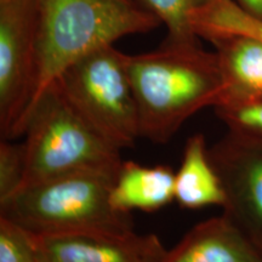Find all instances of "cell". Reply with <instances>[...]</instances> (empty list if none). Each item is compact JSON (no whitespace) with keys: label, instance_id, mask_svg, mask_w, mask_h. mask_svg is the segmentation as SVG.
Here are the masks:
<instances>
[{"label":"cell","instance_id":"cell-3","mask_svg":"<svg viewBox=\"0 0 262 262\" xmlns=\"http://www.w3.org/2000/svg\"><path fill=\"white\" fill-rule=\"evenodd\" d=\"M117 173L81 170L29 183L0 204V215L33 234L129 233L130 214L114 210L110 201Z\"/></svg>","mask_w":262,"mask_h":262},{"label":"cell","instance_id":"cell-11","mask_svg":"<svg viewBox=\"0 0 262 262\" xmlns=\"http://www.w3.org/2000/svg\"><path fill=\"white\" fill-rule=\"evenodd\" d=\"M175 176L170 166H145L123 162L111 191L114 210L152 212L175 201Z\"/></svg>","mask_w":262,"mask_h":262},{"label":"cell","instance_id":"cell-14","mask_svg":"<svg viewBox=\"0 0 262 262\" xmlns=\"http://www.w3.org/2000/svg\"><path fill=\"white\" fill-rule=\"evenodd\" d=\"M168 28V41L196 40L192 19L214 0H139Z\"/></svg>","mask_w":262,"mask_h":262},{"label":"cell","instance_id":"cell-18","mask_svg":"<svg viewBox=\"0 0 262 262\" xmlns=\"http://www.w3.org/2000/svg\"><path fill=\"white\" fill-rule=\"evenodd\" d=\"M245 14L262 22V0H232Z\"/></svg>","mask_w":262,"mask_h":262},{"label":"cell","instance_id":"cell-10","mask_svg":"<svg viewBox=\"0 0 262 262\" xmlns=\"http://www.w3.org/2000/svg\"><path fill=\"white\" fill-rule=\"evenodd\" d=\"M204 39L216 49L224 80L219 106L262 100V40L244 34H210Z\"/></svg>","mask_w":262,"mask_h":262},{"label":"cell","instance_id":"cell-13","mask_svg":"<svg viewBox=\"0 0 262 262\" xmlns=\"http://www.w3.org/2000/svg\"><path fill=\"white\" fill-rule=\"evenodd\" d=\"M196 37L244 34L262 40V22L245 14L232 0H214L192 19Z\"/></svg>","mask_w":262,"mask_h":262},{"label":"cell","instance_id":"cell-2","mask_svg":"<svg viewBox=\"0 0 262 262\" xmlns=\"http://www.w3.org/2000/svg\"><path fill=\"white\" fill-rule=\"evenodd\" d=\"M159 18L135 0H39L34 93L29 112L42 94L75 61L118 39L158 27Z\"/></svg>","mask_w":262,"mask_h":262},{"label":"cell","instance_id":"cell-5","mask_svg":"<svg viewBox=\"0 0 262 262\" xmlns=\"http://www.w3.org/2000/svg\"><path fill=\"white\" fill-rule=\"evenodd\" d=\"M73 108L104 141L122 150L140 135L139 111L126 55L106 45L66 70L56 80Z\"/></svg>","mask_w":262,"mask_h":262},{"label":"cell","instance_id":"cell-19","mask_svg":"<svg viewBox=\"0 0 262 262\" xmlns=\"http://www.w3.org/2000/svg\"><path fill=\"white\" fill-rule=\"evenodd\" d=\"M258 250H260V254H261V258H262V247L258 249Z\"/></svg>","mask_w":262,"mask_h":262},{"label":"cell","instance_id":"cell-6","mask_svg":"<svg viewBox=\"0 0 262 262\" xmlns=\"http://www.w3.org/2000/svg\"><path fill=\"white\" fill-rule=\"evenodd\" d=\"M39 0L0 3V133L14 140L31 104L35 80Z\"/></svg>","mask_w":262,"mask_h":262},{"label":"cell","instance_id":"cell-15","mask_svg":"<svg viewBox=\"0 0 262 262\" xmlns=\"http://www.w3.org/2000/svg\"><path fill=\"white\" fill-rule=\"evenodd\" d=\"M232 135L262 142V100L215 107Z\"/></svg>","mask_w":262,"mask_h":262},{"label":"cell","instance_id":"cell-8","mask_svg":"<svg viewBox=\"0 0 262 262\" xmlns=\"http://www.w3.org/2000/svg\"><path fill=\"white\" fill-rule=\"evenodd\" d=\"M33 235L38 262H163L168 253L156 234L135 231Z\"/></svg>","mask_w":262,"mask_h":262},{"label":"cell","instance_id":"cell-20","mask_svg":"<svg viewBox=\"0 0 262 262\" xmlns=\"http://www.w3.org/2000/svg\"><path fill=\"white\" fill-rule=\"evenodd\" d=\"M4 2H8V0H0V3H4Z\"/></svg>","mask_w":262,"mask_h":262},{"label":"cell","instance_id":"cell-1","mask_svg":"<svg viewBox=\"0 0 262 262\" xmlns=\"http://www.w3.org/2000/svg\"><path fill=\"white\" fill-rule=\"evenodd\" d=\"M126 68L140 135L152 142H169L193 114L221 103L224 80L217 56L196 40H165L156 51L126 55Z\"/></svg>","mask_w":262,"mask_h":262},{"label":"cell","instance_id":"cell-9","mask_svg":"<svg viewBox=\"0 0 262 262\" xmlns=\"http://www.w3.org/2000/svg\"><path fill=\"white\" fill-rule=\"evenodd\" d=\"M163 262H262L260 250L227 215L193 227Z\"/></svg>","mask_w":262,"mask_h":262},{"label":"cell","instance_id":"cell-7","mask_svg":"<svg viewBox=\"0 0 262 262\" xmlns=\"http://www.w3.org/2000/svg\"><path fill=\"white\" fill-rule=\"evenodd\" d=\"M227 194L226 215L262 247V142L229 134L209 149Z\"/></svg>","mask_w":262,"mask_h":262},{"label":"cell","instance_id":"cell-12","mask_svg":"<svg viewBox=\"0 0 262 262\" xmlns=\"http://www.w3.org/2000/svg\"><path fill=\"white\" fill-rule=\"evenodd\" d=\"M175 201L181 208L191 210L206 206L225 208L227 204L225 187L202 134H195L186 142L181 166L175 176Z\"/></svg>","mask_w":262,"mask_h":262},{"label":"cell","instance_id":"cell-21","mask_svg":"<svg viewBox=\"0 0 262 262\" xmlns=\"http://www.w3.org/2000/svg\"><path fill=\"white\" fill-rule=\"evenodd\" d=\"M135 2H137V3H140V2H139V0H135ZM140 4H141V3H140Z\"/></svg>","mask_w":262,"mask_h":262},{"label":"cell","instance_id":"cell-4","mask_svg":"<svg viewBox=\"0 0 262 262\" xmlns=\"http://www.w3.org/2000/svg\"><path fill=\"white\" fill-rule=\"evenodd\" d=\"M24 135L22 187L81 170L119 171L123 163L120 150L85 122L56 81L33 106L26 119Z\"/></svg>","mask_w":262,"mask_h":262},{"label":"cell","instance_id":"cell-16","mask_svg":"<svg viewBox=\"0 0 262 262\" xmlns=\"http://www.w3.org/2000/svg\"><path fill=\"white\" fill-rule=\"evenodd\" d=\"M0 262H38L32 232L3 215H0Z\"/></svg>","mask_w":262,"mask_h":262},{"label":"cell","instance_id":"cell-17","mask_svg":"<svg viewBox=\"0 0 262 262\" xmlns=\"http://www.w3.org/2000/svg\"><path fill=\"white\" fill-rule=\"evenodd\" d=\"M25 150L24 145L11 140L0 142V204L5 203L24 185Z\"/></svg>","mask_w":262,"mask_h":262}]
</instances>
